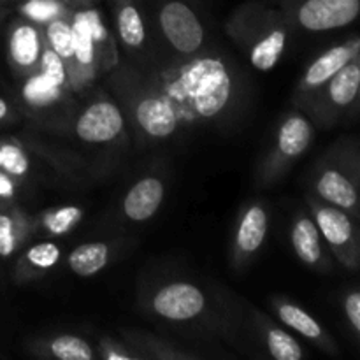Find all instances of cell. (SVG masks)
I'll use <instances>...</instances> for the list:
<instances>
[{"instance_id":"cell-1","label":"cell","mask_w":360,"mask_h":360,"mask_svg":"<svg viewBox=\"0 0 360 360\" xmlns=\"http://www.w3.org/2000/svg\"><path fill=\"white\" fill-rule=\"evenodd\" d=\"M178 86L181 97L188 98L197 115L211 118L229 102L232 83L224 62L207 56L183 69Z\"/></svg>"},{"instance_id":"cell-2","label":"cell","mask_w":360,"mask_h":360,"mask_svg":"<svg viewBox=\"0 0 360 360\" xmlns=\"http://www.w3.org/2000/svg\"><path fill=\"white\" fill-rule=\"evenodd\" d=\"M158 21L165 37L176 51L183 55H193L202 44L204 28L188 4L181 0L165 2L158 14Z\"/></svg>"},{"instance_id":"cell-3","label":"cell","mask_w":360,"mask_h":360,"mask_svg":"<svg viewBox=\"0 0 360 360\" xmlns=\"http://www.w3.org/2000/svg\"><path fill=\"white\" fill-rule=\"evenodd\" d=\"M360 0H306L299 9V23L313 32L350 25L359 16Z\"/></svg>"},{"instance_id":"cell-4","label":"cell","mask_w":360,"mask_h":360,"mask_svg":"<svg viewBox=\"0 0 360 360\" xmlns=\"http://www.w3.org/2000/svg\"><path fill=\"white\" fill-rule=\"evenodd\" d=\"M204 295L190 283H172L160 288L153 299L155 311L160 316L176 322L190 320L204 309Z\"/></svg>"},{"instance_id":"cell-5","label":"cell","mask_w":360,"mask_h":360,"mask_svg":"<svg viewBox=\"0 0 360 360\" xmlns=\"http://www.w3.org/2000/svg\"><path fill=\"white\" fill-rule=\"evenodd\" d=\"M123 129V116L111 102L91 104L76 123V134L86 143H108Z\"/></svg>"},{"instance_id":"cell-6","label":"cell","mask_w":360,"mask_h":360,"mask_svg":"<svg viewBox=\"0 0 360 360\" xmlns=\"http://www.w3.org/2000/svg\"><path fill=\"white\" fill-rule=\"evenodd\" d=\"M164 199V185L157 178L137 181L123 200V211L134 221H144L153 217Z\"/></svg>"},{"instance_id":"cell-7","label":"cell","mask_w":360,"mask_h":360,"mask_svg":"<svg viewBox=\"0 0 360 360\" xmlns=\"http://www.w3.org/2000/svg\"><path fill=\"white\" fill-rule=\"evenodd\" d=\"M136 116L144 132L153 137L171 136L178 127V112L164 98L148 97L141 101Z\"/></svg>"},{"instance_id":"cell-8","label":"cell","mask_w":360,"mask_h":360,"mask_svg":"<svg viewBox=\"0 0 360 360\" xmlns=\"http://www.w3.org/2000/svg\"><path fill=\"white\" fill-rule=\"evenodd\" d=\"M316 190L327 202L340 206L343 210H350L357 202V190L352 185L350 179L338 171L323 172L322 178L316 183Z\"/></svg>"},{"instance_id":"cell-9","label":"cell","mask_w":360,"mask_h":360,"mask_svg":"<svg viewBox=\"0 0 360 360\" xmlns=\"http://www.w3.org/2000/svg\"><path fill=\"white\" fill-rule=\"evenodd\" d=\"M9 53L14 63L20 67H32L41 53V41L39 34L30 25H20L13 30L9 39Z\"/></svg>"},{"instance_id":"cell-10","label":"cell","mask_w":360,"mask_h":360,"mask_svg":"<svg viewBox=\"0 0 360 360\" xmlns=\"http://www.w3.org/2000/svg\"><path fill=\"white\" fill-rule=\"evenodd\" d=\"M352 58H354V51L348 46H336V48L329 49L309 67L306 72V83L309 86H319V84L326 83Z\"/></svg>"},{"instance_id":"cell-11","label":"cell","mask_w":360,"mask_h":360,"mask_svg":"<svg viewBox=\"0 0 360 360\" xmlns=\"http://www.w3.org/2000/svg\"><path fill=\"white\" fill-rule=\"evenodd\" d=\"M267 234V214L260 206H253L243 217L238 232V246L246 253L260 248Z\"/></svg>"},{"instance_id":"cell-12","label":"cell","mask_w":360,"mask_h":360,"mask_svg":"<svg viewBox=\"0 0 360 360\" xmlns=\"http://www.w3.org/2000/svg\"><path fill=\"white\" fill-rule=\"evenodd\" d=\"M109 250L104 243L81 245L69 255V266L77 276H94L108 264Z\"/></svg>"},{"instance_id":"cell-13","label":"cell","mask_w":360,"mask_h":360,"mask_svg":"<svg viewBox=\"0 0 360 360\" xmlns=\"http://www.w3.org/2000/svg\"><path fill=\"white\" fill-rule=\"evenodd\" d=\"M309 141H311V127L308 120L301 116H292L281 127L278 146L281 153L287 157H297L308 148Z\"/></svg>"},{"instance_id":"cell-14","label":"cell","mask_w":360,"mask_h":360,"mask_svg":"<svg viewBox=\"0 0 360 360\" xmlns=\"http://www.w3.org/2000/svg\"><path fill=\"white\" fill-rule=\"evenodd\" d=\"M292 243L297 252L299 259L313 266L322 257V246H320V234L316 225L308 218H301L292 229Z\"/></svg>"},{"instance_id":"cell-15","label":"cell","mask_w":360,"mask_h":360,"mask_svg":"<svg viewBox=\"0 0 360 360\" xmlns=\"http://www.w3.org/2000/svg\"><path fill=\"white\" fill-rule=\"evenodd\" d=\"M316 220H319V229L323 234V238L334 246L347 245L354 234V227H352L350 218L340 210H333V207H323L316 213Z\"/></svg>"},{"instance_id":"cell-16","label":"cell","mask_w":360,"mask_h":360,"mask_svg":"<svg viewBox=\"0 0 360 360\" xmlns=\"http://www.w3.org/2000/svg\"><path fill=\"white\" fill-rule=\"evenodd\" d=\"M329 95L334 104L348 105L355 101L360 84V67L359 63H350L341 67L333 77H330Z\"/></svg>"},{"instance_id":"cell-17","label":"cell","mask_w":360,"mask_h":360,"mask_svg":"<svg viewBox=\"0 0 360 360\" xmlns=\"http://www.w3.org/2000/svg\"><path fill=\"white\" fill-rule=\"evenodd\" d=\"M285 32L274 30L259 42L252 51V63L259 70H269L280 60L285 49Z\"/></svg>"},{"instance_id":"cell-18","label":"cell","mask_w":360,"mask_h":360,"mask_svg":"<svg viewBox=\"0 0 360 360\" xmlns=\"http://www.w3.org/2000/svg\"><path fill=\"white\" fill-rule=\"evenodd\" d=\"M118 32L122 41L130 48H137L144 41V23L134 6H123L118 13Z\"/></svg>"},{"instance_id":"cell-19","label":"cell","mask_w":360,"mask_h":360,"mask_svg":"<svg viewBox=\"0 0 360 360\" xmlns=\"http://www.w3.org/2000/svg\"><path fill=\"white\" fill-rule=\"evenodd\" d=\"M280 319L281 322L287 323L288 327L295 329L297 333H301L302 336L306 338H319L322 334V329H320L319 323L311 319L306 311H302L301 308L292 304H283L280 308Z\"/></svg>"},{"instance_id":"cell-20","label":"cell","mask_w":360,"mask_h":360,"mask_svg":"<svg viewBox=\"0 0 360 360\" xmlns=\"http://www.w3.org/2000/svg\"><path fill=\"white\" fill-rule=\"evenodd\" d=\"M60 86H55L51 81L46 79L42 74L30 77L23 86L25 101L34 105H46L55 102L60 97Z\"/></svg>"},{"instance_id":"cell-21","label":"cell","mask_w":360,"mask_h":360,"mask_svg":"<svg viewBox=\"0 0 360 360\" xmlns=\"http://www.w3.org/2000/svg\"><path fill=\"white\" fill-rule=\"evenodd\" d=\"M51 354L60 360H90L94 357L90 345L76 336H60L51 343Z\"/></svg>"},{"instance_id":"cell-22","label":"cell","mask_w":360,"mask_h":360,"mask_svg":"<svg viewBox=\"0 0 360 360\" xmlns=\"http://www.w3.org/2000/svg\"><path fill=\"white\" fill-rule=\"evenodd\" d=\"M48 39L51 49L62 58L74 56V34L72 27L62 20H53L48 27Z\"/></svg>"},{"instance_id":"cell-23","label":"cell","mask_w":360,"mask_h":360,"mask_svg":"<svg viewBox=\"0 0 360 360\" xmlns=\"http://www.w3.org/2000/svg\"><path fill=\"white\" fill-rule=\"evenodd\" d=\"M267 347H269L271 355L276 360H299L302 357L299 343L285 330H271L269 336H267Z\"/></svg>"},{"instance_id":"cell-24","label":"cell","mask_w":360,"mask_h":360,"mask_svg":"<svg viewBox=\"0 0 360 360\" xmlns=\"http://www.w3.org/2000/svg\"><path fill=\"white\" fill-rule=\"evenodd\" d=\"M74 34V56L81 63H90L94 58V37H91L90 27H88L86 13L76 16V23L72 27Z\"/></svg>"},{"instance_id":"cell-25","label":"cell","mask_w":360,"mask_h":360,"mask_svg":"<svg viewBox=\"0 0 360 360\" xmlns=\"http://www.w3.org/2000/svg\"><path fill=\"white\" fill-rule=\"evenodd\" d=\"M0 169L13 176H23L28 171V160L23 151L14 144L0 146Z\"/></svg>"},{"instance_id":"cell-26","label":"cell","mask_w":360,"mask_h":360,"mask_svg":"<svg viewBox=\"0 0 360 360\" xmlns=\"http://www.w3.org/2000/svg\"><path fill=\"white\" fill-rule=\"evenodd\" d=\"M81 218V210L76 206H65L62 210L55 211L53 214H49L48 220H46V227L53 232V234L60 236L63 232L69 231L76 221H79Z\"/></svg>"},{"instance_id":"cell-27","label":"cell","mask_w":360,"mask_h":360,"mask_svg":"<svg viewBox=\"0 0 360 360\" xmlns=\"http://www.w3.org/2000/svg\"><path fill=\"white\" fill-rule=\"evenodd\" d=\"M27 259L28 262L34 264L35 267L49 269V267H53L58 262L60 250L58 246L53 245V243H41V245H35L28 250Z\"/></svg>"},{"instance_id":"cell-28","label":"cell","mask_w":360,"mask_h":360,"mask_svg":"<svg viewBox=\"0 0 360 360\" xmlns=\"http://www.w3.org/2000/svg\"><path fill=\"white\" fill-rule=\"evenodd\" d=\"M62 56L56 55L53 49H48V51L42 53L41 56V65H42V76L48 81H51L55 86H60L65 81V70H63Z\"/></svg>"},{"instance_id":"cell-29","label":"cell","mask_w":360,"mask_h":360,"mask_svg":"<svg viewBox=\"0 0 360 360\" xmlns=\"http://www.w3.org/2000/svg\"><path fill=\"white\" fill-rule=\"evenodd\" d=\"M25 16L32 18L35 21H51L60 13V7L51 0H30L21 7Z\"/></svg>"},{"instance_id":"cell-30","label":"cell","mask_w":360,"mask_h":360,"mask_svg":"<svg viewBox=\"0 0 360 360\" xmlns=\"http://www.w3.org/2000/svg\"><path fill=\"white\" fill-rule=\"evenodd\" d=\"M16 250L14 220L9 214L0 213V257H9Z\"/></svg>"},{"instance_id":"cell-31","label":"cell","mask_w":360,"mask_h":360,"mask_svg":"<svg viewBox=\"0 0 360 360\" xmlns=\"http://www.w3.org/2000/svg\"><path fill=\"white\" fill-rule=\"evenodd\" d=\"M345 309H347V315L350 319L352 326L355 330H360V294L354 292V294L348 295L347 302H345Z\"/></svg>"},{"instance_id":"cell-32","label":"cell","mask_w":360,"mask_h":360,"mask_svg":"<svg viewBox=\"0 0 360 360\" xmlns=\"http://www.w3.org/2000/svg\"><path fill=\"white\" fill-rule=\"evenodd\" d=\"M86 20H88V27H90L94 41H101V39L104 37V30H102V25L101 21H98V16L95 13H86Z\"/></svg>"},{"instance_id":"cell-33","label":"cell","mask_w":360,"mask_h":360,"mask_svg":"<svg viewBox=\"0 0 360 360\" xmlns=\"http://www.w3.org/2000/svg\"><path fill=\"white\" fill-rule=\"evenodd\" d=\"M14 185L9 179V176L0 172V197H13Z\"/></svg>"},{"instance_id":"cell-34","label":"cell","mask_w":360,"mask_h":360,"mask_svg":"<svg viewBox=\"0 0 360 360\" xmlns=\"http://www.w3.org/2000/svg\"><path fill=\"white\" fill-rule=\"evenodd\" d=\"M7 115H9V105H7V102L0 97V122L6 120Z\"/></svg>"}]
</instances>
